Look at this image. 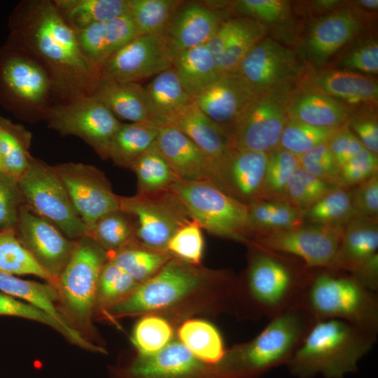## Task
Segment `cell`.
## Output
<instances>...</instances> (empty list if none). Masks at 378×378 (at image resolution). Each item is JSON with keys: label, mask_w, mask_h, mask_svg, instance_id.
Returning <instances> with one entry per match:
<instances>
[{"label": "cell", "mask_w": 378, "mask_h": 378, "mask_svg": "<svg viewBox=\"0 0 378 378\" xmlns=\"http://www.w3.org/2000/svg\"><path fill=\"white\" fill-rule=\"evenodd\" d=\"M0 316H16L46 324L57 330L70 343L97 352L98 346L69 324L61 322L43 310L0 291Z\"/></svg>", "instance_id": "74e56055"}, {"label": "cell", "mask_w": 378, "mask_h": 378, "mask_svg": "<svg viewBox=\"0 0 378 378\" xmlns=\"http://www.w3.org/2000/svg\"><path fill=\"white\" fill-rule=\"evenodd\" d=\"M288 99L286 89L255 94L233 125L232 147L265 153L279 148Z\"/></svg>", "instance_id": "9c48e42d"}, {"label": "cell", "mask_w": 378, "mask_h": 378, "mask_svg": "<svg viewBox=\"0 0 378 378\" xmlns=\"http://www.w3.org/2000/svg\"><path fill=\"white\" fill-rule=\"evenodd\" d=\"M300 166L298 157L280 147L269 153L265 172L262 199L284 200L288 181Z\"/></svg>", "instance_id": "c3c4849f"}, {"label": "cell", "mask_w": 378, "mask_h": 378, "mask_svg": "<svg viewBox=\"0 0 378 378\" xmlns=\"http://www.w3.org/2000/svg\"><path fill=\"white\" fill-rule=\"evenodd\" d=\"M308 88L352 104L375 102L378 98V86L374 80L347 71L314 73L309 78Z\"/></svg>", "instance_id": "f1b7e54d"}, {"label": "cell", "mask_w": 378, "mask_h": 378, "mask_svg": "<svg viewBox=\"0 0 378 378\" xmlns=\"http://www.w3.org/2000/svg\"><path fill=\"white\" fill-rule=\"evenodd\" d=\"M253 246L244 291L255 314L270 319L299 304L309 268L295 257Z\"/></svg>", "instance_id": "5b68a950"}, {"label": "cell", "mask_w": 378, "mask_h": 378, "mask_svg": "<svg viewBox=\"0 0 378 378\" xmlns=\"http://www.w3.org/2000/svg\"><path fill=\"white\" fill-rule=\"evenodd\" d=\"M344 228L316 224L301 225L256 234L254 244L271 251L295 257L308 268L330 267Z\"/></svg>", "instance_id": "7c38bea8"}, {"label": "cell", "mask_w": 378, "mask_h": 378, "mask_svg": "<svg viewBox=\"0 0 378 378\" xmlns=\"http://www.w3.org/2000/svg\"><path fill=\"white\" fill-rule=\"evenodd\" d=\"M377 335L346 321L326 319L315 321L286 363L299 378H342L357 370L358 360L377 342Z\"/></svg>", "instance_id": "7a4b0ae2"}, {"label": "cell", "mask_w": 378, "mask_h": 378, "mask_svg": "<svg viewBox=\"0 0 378 378\" xmlns=\"http://www.w3.org/2000/svg\"><path fill=\"white\" fill-rule=\"evenodd\" d=\"M131 169L136 175L139 194L166 191L178 178L156 144L141 155Z\"/></svg>", "instance_id": "b9f144b4"}, {"label": "cell", "mask_w": 378, "mask_h": 378, "mask_svg": "<svg viewBox=\"0 0 378 378\" xmlns=\"http://www.w3.org/2000/svg\"><path fill=\"white\" fill-rule=\"evenodd\" d=\"M345 227L330 268L351 273L378 253V223L355 218Z\"/></svg>", "instance_id": "484cf974"}, {"label": "cell", "mask_w": 378, "mask_h": 378, "mask_svg": "<svg viewBox=\"0 0 378 378\" xmlns=\"http://www.w3.org/2000/svg\"><path fill=\"white\" fill-rule=\"evenodd\" d=\"M75 32L83 52L100 68L115 52L139 36L129 13Z\"/></svg>", "instance_id": "cb8c5ba5"}, {"label": "cell", "mask_w": 378, "mask_h": 378, "mask_svg": "<svg viewBox=\"0 0 378 378\" xmlns=\"http://www.w3.org/2000/svg\"><path fill=\"white\" fill-rule=\"evenodd\" d=\"M15 31L22 50L46 69L55 94L65 103L92 96L101 68L83 52L75 31L64 21L54 1L22 3Z\"/></svg>", "instance_id": "6da1fadb"}, {"label": "cell", "mask_w": 378, "mask_h": 378, "mask_svg": "<svg viewBox=\"0 0 378 378\" xmlns=\"http://www.w3.org/2000/svg\"><path fill=\"white\" fill-rule=\"evenodd\" d=\"M0 272L12 275H34L56 288V281L22 246L15 229L0 231Z\"/></svg>", "instance_id": "ab89813d"}, {"label": "cell", "mask_w": 378, "mask_h": 378, "mask_svg": "<svg viewBox=\"0 0 378 378\" xmlns=\"http://www.w3.org/2000/svg\"><path fill=\"white\" fill-rule=\"evenodd\" d=\"M18 183L25 205L32 212L52 223L70 239L87 235V228L52 166L32 157Z\"/></svg>", "instance_id": "ba28073f"}, {"label": "cell", "mask_w": 378, "mask_h": 378, "mask_svg": "<svg viewBox=\"0 0 378 378\" xmlns=\"http://www.w3.org/2000/svg\"><path fill=\"white\" fill-rule=\"evenodd\" d=\"M178 336L181 343L197 359L217 363L225 355L219 331L207 321L192 319L184 322L178 330Z\"/></svg>", "instance_id": "8d00e7d4"}, {"label": "cell", "mask_w": 378, "mask_h": 378, "mask_svg": "<svg viewBox=\"0 0 378 378\" xmlns=\"http://www.w3.org/2000/svg\"><path fill=\"white\" fill-rule=\"evenodd\" d=\"M189 218L211 234L247 241L251 234L248 204L211 181L177 178L167 190Z\"/></svg>", "instance_id": "8992f818"}, {"label": "cell", "mask_w": 378, "mask_h": 378, "mask_svg": "<svg viewBox=\"0 0 378 378\" xmlns=\"http://www.w3.org/2000/svg\"><path fill=\"white\" fill-rule=\"evenodd\" d=\"M234 9L245 18L272 23L286 15L288 4L281 0H239L234 2Z\"/></svg>", "instance_id": "6f0895ef"}, {"label": "cell", "mask_w": 378, "mask_h": 378, "mask_svg": "<svg viewBox=\"0 0 378 378\" xmlns=\"http://www.w3.org/2000/svg\"><path fill=\"white\" fill-rule=\"evenodd\" d=\"M359 22L351 11L341 10L318 20L309 36L312 58L323 62L346 44L357 32Z\"/></svg>", "instance_id": "f546056e"}, {"label": "cell", "mask_w": 378, "mask_h": 378, "mask_svg": "<svg viewBox=\"0 0 378 378\" xmlns=\"http://www.w3.org/2000/svg\"><path fill=\"white\" fill-rule=\"evenodd\" d=\"M45 120L50 128L60 134L83 139L104 159H106L108 144L121 124L92 96L52 106Z\"/></svg>", "instance_id": "30bf717a"}, {"label": "cell", "mask_w": 378, "mask_h": 378, "mask_svg": "<svg viewBox=\"0 0 378 378\" xmlns=\"http://www.w3.org/2000/svg\"><path fill=\"white\" fill-rule=\"evenodd\" d=\"M337 186L319 179L300 165L288 181L284 200L305 211Z\"/></svg>", "instance_id": "7dc6e473"}, {"label": "cell", "mask_w": 378, "mask_h": 378, "mask_svg": "<svg viewBox=\"0 0 378 378\" xmlns=\"http://www.w3.org/2000/svg\"><path fill=\"white\" fill-rule=\"evenodd\" d=\"M248 224L252 233L291 229L302 225L304 210L282 200H260L248 204Z\"/></svg>", "instance_id": "e575fe53"}, {"label": "cell", "mask_w": 378, "mask_h": 378, "mask_svg": "<svg viewBox=\"0 0 378 378\" xmlns=\"http://www.w3.org/2000/svg\"><path fill=\"white\" fill-rule=\"evenodd\" d=\"M166 125L174 127L190 139L212 164L222 189V174L232 149L229 135L191 103Z\"/></svg>", "instance_id": "7402d4cb"}, {"label": "cell", "mask_w": 378, "mask_h": 378, "mask_svg": "<svg viewBox=\"0 0 378 378\" xmlns=\"http://www.w3.org/2000/svg\"><path fill=\"white\" fill-rule=\"evenodd\" d=\"M377 172V155L363 148L340 167L338 186H358L378 174Z\"/></svg>", "instance_id": "9f6ffc18"}, {"label": "cell", "mask_w": 378, "mask_h": 378, "mask_svg": "<svg viewBox=\"0 0 378 378\" xmlns=\"http://www.w3.org/2000/svg\"><path fill=\"white\" fill-rule=\"evenodd\" d=\"M158 126L151 121L122 123L107 148L106 159L130 168L134 162L156 143Z\"/></svg>", "instance_id": "1f68e13d"}, {"label": "cell", "mask_w": 378, "mask_h": 378, "mask_svg": "<svg viewBox=\"0 0 378 378\" xmlns=\"http://www.w3.org/2000/svg\"><path fill=\"white\" fill-rule=\"evenodd\" d=\"M342 65L346 68L359 70L365 73L377 74L378 71L377 43H368L354 50L343 59Z\"/></svg>", "instance_id": "94428289"}, {"label": "cell", "mask_w": 378, "mask_h": 378, "mask_svg": "<svg viewBox=\"0 0 378 378\" xmlns=\"http://www.w3.org/2000/svg\"><path fill=\"white\" fill-rule=\"evenodd\" d=\"M294 53L270 38H263L245 56L237 70L255 94L284 90L300 72Z\"/></svg>", "instance_id": "ac0fdd59"}, {"label": "cell", "mask_w": 378, "mask_h": 378, "mask_svg": "<svg viewBox=\"0 0 378 378\" xmlns=\"http://www.w3.org/2000/svg\"><path fill=\"white\" fill-rule=\"evenodd\" d=\"M119 209L134 219V234L138 241L152 248H166L176 230L191 220L167 190L119 196Z\"/></svg>", "instance_id": "8fae6325"}, {"label": "cell", "mask_w": 378, "mask_h": 378, "mask_svg": "<svg viewBox=\"0 0 378 378\" xmlns=\"http://www.w3.org/2000/svg\"><path fill=\"white\" fill-rule=\"evenodd\" d=\"M255 94L238 72H227L196 95L193 102L230 138L234 122Z\"/></svg>", "instance_id": "d6986e66"}, {"label": "cell", "mask_w": 378, "mask_h": 378, "mask_svg": "<svg viewBox=\"0 0 378 378\" xmlns=\"http://www.w3.org/2000/svg\"><path fill=\"white\" fill-rule=\"evenodd\" d=\"M268 157L269 153L232 148L223 170V190L248 203L262 200Z\"/></svg>", "instance_id": "603a6c76"}, {"label": "cell", "mask_w": 378, "mask_h": 378, "mask_svg": "<svg viewBox=\"0 0 378 378\" xmlns=\"http://www.w3.org/2000/svg\"><path fill=\"white\" fill-rule=\"evenodd\" d=\"M92 96L118 119L131 122L150 121L143 85L139 83H121L101 76Z\"/></svg>", "instance_id": "4dcf8cb0"}, {"label": "cell", "mask_w": 378, "mask_h": 378, "mask_svg": "<svg viewBox=\"0 0 378 378\" xmlns=\"http://www.w3.org/2000/svg\"><path fill=\"white\" fill-rule=\"evenodd\" d=\"M238 24L239 18L229 19L222 22L215 33L205 44L214 57L218 70L221 57Z\"/></svg>", "instance_id": "6125c7cd"}, {"label": "cell", "mask_w": 378, "mask_h": 378, "mask_svg": "<svg viewBox=\"0 0 378 378\" xmlns=\"http://www.w3.org/2000/svg\"><path fill=\"white\" fill-rule=\"evenodd\" d=\"M200 368L198 359L181 342H169L158 352L140 356L130 368L139 378H179Z\"/></svg>", "instance_id": "83f0119b"}, {"label": "cell", "mask_w": 378, "mask_h": 378, "mask_svg": "<svg viewBox=\"0 0 378 378\" xmlns=\"http://www.w3.org/2000/svg\"><path fill=\"white\" fill-rule=\"evenodd\" d=\"M0 291L29 303L57 320L71 325L59 309V297L56 288L47 282L22 279L0 272Z\"/></svg>", "instance_id": "d590c367"}, {"label": "cell", "mask_w": 378, "mask_h": 378, "mask_svg": "<svg viewBox=\"0 0 378 378\" xmlns=\"http://www.w3.org/2000/svg\"><path fill=\"white\" fill-rule=\"evenodd\" d=\"M30 132L20 126L0 122V148L5 172L18 180L27 169L31 156Z\"/></svg>", "instance_id": "ee69618b"}, {"label": "cell", "mask_w": 378, "mask_h": 378, "mask_svg": "<svg viewBox=\"0 0 378 378\" xmlns=\"http://www.w3.org/2000/svg\"><path fill=\"white\" fill-rule=\"evenodd\" d=\"M173 59L164 35H139L104 62L101 74L117 82L139 83L172 68Z\"/></svg>", "instance_id": "2e32d148"}, {"label": "cell", "mask_w": 378, "mask_h": 378, "mask_svg": "<svg viewBox=\"0 0 378 378\" xmlns=\"http://www.w3.org/2000/svg\"><path fill=\"white\" fill-rule=\"evenodd\" d=\"M52 167L88 232L102 216L119 210V196L97 167L80 162L60 163Z\"/></svg>", "instance_id": "4fadbf2b"}, {"label": "cell", "mask_w": 378, "mask_h": 378, "mask_svg": "<svg viewBox=\"0 0 378 378\" xmlns=\"http://www.w3.org/2000/svg\"><path fill=\"white\" fill-rule=\"evenodd\" d=\"M221 23L219 14L210 7L182 1L164 34L173 58L184 50L205 45Z\"/></svg>", "instance_id": "44dd1931"}, {"label": "cell", "mask_w": 378, "mask_h": 378, "mask_svg": "<svg viewBox=\"0 0 378 378\" xmlns=\"http://www.w3.org/2000/svg\"><path fill=\"white\" fill-rule=\"evenodd\" d=\"M328 144L339 167L365 148L349 127L339 128L328 141Z\"/></svg>", "instance_id": "91938a15"}, {"label": "cell", "mask_w": 378, "mask_h": 378, "mask_svg": "<svg viewBox=\"0 0 378 378\" xmlns=\"http://www.w3.org/2000/svg\"><path fill=\"white\" fill-rule=\"evenodd\" d=\"M338 129L318 127L288 117L281 135L279 147L298 156L328 142Z\"/></svg>", "instance_id": "681fc988"}, {"label": "cell", "mask_w": 378, "mask_h": 378, "mask_svg": "<svg viewBox=\"0 0 378 378\" xmlns=\"http://www.w3.org/2000/svg\"><path fill=\"white\" fill-rule=\"evenodd\" d=\"M314 323L299 304L272 317L253 340L225 355L227 376H257L286 365Z\"/></svg>", "instance_id": "277c9868"}, {"label": "cell", "mask_w": 378, "mask_h": 378, "mask_svg": "<svg viewBox=\"0 0 378 378\" xmlns=\"http://www.w3.org/2000/svg\"><path fill=\"white\" fill-rule=\"evenodd\" d=\"M64 21L75 31L128 13L127 0H54Z\"/></svg>", "instance_id": "836d02e7"}, {"label": "cell", "mask_w": 378, "mask_h": 378, "mask_svg": "<svg viewBox=\"0 0 378 378\" xmlns=\"http://www.w3.org/2000/svg\"><path fill=\"white\" fill-rule=\"evenodd\" d=\"M172 337V327L165 319L148 316L136 323L132 331V342L140 356H148L167 346Z\"/></svg>", "instance_id": "816d5d0a"}, {"label": "cell", "mask_w": 378, "mask_h": 378, "mask_svg": "<svg viewBox=\"0 0 378 378\" xmlns=\"http://www.w3.org/2000/svg\"><path fill=\"white\" fill-rule=\"evenodd\" d=\"M87 235L108 253L132 243L134 225L130 216L119 209L99 218Z\"/></svg>", "instance_id": "7bdbcfd3"}, {"label": "cell", "mask_w": 378, "mask_h": 378, "mask_svg": "<svg viewBox=\"0 0 378 378\" xmlns=\"http://www.w3.org/2000/svg\"><path fill=\"white\" fill-rule=\"evenodd\" d=\"M297 157L300 167L305 171L323 181L338 186L340 167L335 161L328 142L321 144Z\"/></svg>", "instance_id": "db71d44e"}, {"label": "cell", "mask_w": 378, "mask_h": 378, "mask_svg": "<svg viewBox=\"0 0 378 378\" xmlns=\"http://www.w3.org/2000/svg\"><path fill=\"white\" fill-rule=\"evenodd\" d=\"M200 276L183 265L170 260L158 273L139 284L111 307L116 314H133L168 307L195 289Z\"/></svg>", "instance_id": "5bb4252c"}, {"label": "cell", "mask_w": 378, "mask_h": 378, "mask_svg": "<svg viewBox=\"0 0 378 378\" xmlns=\"http://www.w3.org/2000/svg\"><path fill=\"white\" fill-rule=\"evenodd\" d=\"M351 193L355 218H378V174L358 185Z\"/></svg>", "instance_id": "680465c9"}, {"label": "cell", "mask_w": 378, "mask_h": 378, "mask_svg": "<svg viewBox=\"0 0 378 378\" xmlns=\"http://www.w3.org/2000/svg\"><path fill=\"white\" fill-rule=\"evenodd\" d=\"M107 257L139 284L151 277L167 262L165 255L134 247L132 243L115 251L108 253Z\"/></svg>", "instance_id": "bcb514c9"}, {"label": "cell", "mask_w": 378, "mask_h": 378, "mask_svg": "<svg viewBox=\"0 0 378 378\" xmlns=\"http://www.w3.org/2000/svg\"><path fill=\"white\" fill-rule=\"evenodd\" d=\"M349 129L356 134L363 147L378 153V125L373 118H356L351 120Z\"/></svg>", "instance_id": "be15d7a7"}, {"label": "cell", "mask_w": 378, "mask_h": 378, "mask_svg": "<svg viewBox=\"0 0 378 378\" xmlns=\"http://www.w3.org/2000/svg\"><path fill=\"white\" fill-rule=\"evenodd\" d=\"M143 91L149 120L157 126L167 125L193 102L172 67L153 77Z\"/></svg>", "instance_id": "d4e9b609"}, {"label": "cell", "mask_w": 378, "mask_h": 378, "mask_svg": "<svg viewBox=\"0 0 378 378\" xmlns=\"http://www.w3.org/2000/svg\"><path fill=\"white\" fill-rule=\"evenodd\" d=\"M22 51V54L4 61L1 80L30 122L45 120L48 111L53 106L50 104L51 96L55 94L52 80L36 59Z\"/></svg>", "instance_id": "9a60e30c"}, {"label": "cell", "mask_w": 378, "mask_h": 378, "mask_svg": "<svg viewBox=\"0 0 378 378\" xmlns=\"http://www.w3.org/2000/svg\"><path fill=\"white\" fill-rule=\"evenodd\" d=\"M368 289L378 290V253L350 273Z\"/></svg>", "instance_id": "e7e4bbea"}, {"label": "cell", "mask_w": 378, "mask_h": 378, "mask_svg": "<svg viewBox=\"0 0 378 378\" xmlns=\"http://www.w3.org/2000/svg\"><path fill=\"white\" fill-rule=\"evenodd\" d=\"M107 260V253L85 235L76 239L73 254L57 280L59 309L83 336L92 330L99 277Z\"/></svg>", "instance_id": "52a82bcc"}, {"label": "cell", "mask_w": 378, "mask_h": 378, "mask_svg": "<svg viewBox=\"0 0 378 378\" xmlns=\"http://www.w3.org/2000/svg\"><path fill=\"white\" fill-rule=\"evenodd\" d=\"M287 111L290 118L323 128H340L348 116L344 105L309 88L289 97Z\"/></svg>", "instance_id": "4316f807"}, {"label": "cell", "mask_w": 378, "mask_h": 378, "mask_svg": "<svg viewBox=\"0 0 378 378\" xmlns=\"http://www.w3.org/2000/svg\"><path fill=\"white\" fill-rule=\"evenodd\" d=\"M15 230L22 246L57 284L73 254L76 240L66 237L25 204L20 208Z\"/></svg>", "instance_id": "e0dca14e"}, {"label": "cell", "mask_w": 378, "mask_h": 378, "mask_svg": "<svg viewBox=\"0 0 378 378\" xmlns=\"http://www.w3.org/2000/svg\"><path fill=\"white\" fill-rule=\"evenodd\" d=\"M172 68L192 99L220 75L214 57L205 45L177 54Z\"/></svg>", "instance_id": "d6a6232c"}, {"label": "cell", "mask_w": 378, "mask_h": 378, "mask_svg": "<svg viewBox=\"0 0 378 378\" xmlns=\"http://www.w3.org/2000/svg\"><path fill=\"white\" fill-rule=\"evenodd\" d=\"M24 204L18 180L0 171V231L15 228L20 208Z\"/></svg>", "instance_id": "11a10c76"}, {"label": "cell", "mask_w": 378, "mask_h": 378, "mask_svg": "<svg viewBox=\"0 0 378 378\" xmlns=\"http://www.w3.org/2000/svg\"><path fill=\"white\" fill-rule=\"evenodd\" d=\"M337 186L304 211V220L344 227L355 218L351 191Z\"/></svg>", "instance_id": "60d3db41"}, {"label": "cell", "mask_w": 378, "mask_h": 378, "mask_svg": "<svg viewBox=\"0 0 378 378\" xmlns=\"http://www.w3.org/2000/svg\"><path fill=\"white\" fill-rule=\"evenodd\" d=\"M262 23L248 18H239L238 27L220 62L219 74L234 72L250 50L264 38Z\"/></svg>", "instance_id": "f6af8a7d"}, {"label": "cell", "mask_w": 378, "mask_h": 378, "mask_svg": "<svg viewBox=\"0 0 378 378\" xmlns=\"http://www.w3.org/2000/svg\"><path fill=\"white\" fill-rule=\"evenodd\" d=\"M139 284L110 260L103 265L98 281L96 307H109L123 300Z\"/></svg>", "instance_id": "f907efd6"}, {"label": "cell", "mask_w": 378, "mask_h": 378, "mask_svg": "<svg viewBox=\"0 0 378 378\" xmlns=\"http://www.w3.org/2000/svg\"><path fill=\"white\" fill-rule=\"evenodd\" d=\"M155 144L178 178L211 181L219 187L216 172L209 160L182 132L169 125L158 126Z\"/></svg>", "instance_id": "ffe728a7"}, {"label": "cell", "mask_w": 378, "mask_h": 378, "mask_svg": "<svg viewBox=\"0 0 378 378\" xmlns=\"http://www.w3.org/2000/svg\"><path fill=\"white\" fill-rule=\"evenodd\" d=\"M298 304L314 322L342 320L377 335V297L347 272L309 268Z\"/></svg>", "instance_id": "3957f363"}, {"label": "cell", "mask_w": 378, "mask_h": 378, "mask_svg": "<svg viewBox=\"0 0 378 378\" xmlns=\"http://www.w3.org/2000/svg\"><path fill=\"white\" fill-rule=\"evenodd\" d=\"M138 35H164L182 1L127 0Z\"/></svg>", "instance_id": "f35d334b"}, {"label": "cell", "mask_w": 378, "mask_h": 378, "mask_svg": "<svg viewBox=\"0 0 378 378\" xmlns=\"http://www.w3.org/2000/svg\"><path fill=\"white\" fill-rule=\"evenodd\" d=\"M359 2H360V4L368 8L376 9L377 8V6H378L377 0H362V1H360Z\"/></svg>", "instance_id": "03108f58"}, {"label": "cell", "mask_w": 378, "mask_h": 378, "mask_svg": "<svg viewBox=\"0 0 378 378\" xmlns=\"http://www.w3.org/2000/svg\"><path fill=\"white\" fill-rule=\"evenodd\" d=\"M0 171L5 172L4 167V163H3L2 155H1V148H0Z\"/></svg>", "instance_id": "003e7915"}, {"label": "cell", "mask_w": 378, "mask_h": 378, "mask_svg": "<svg viewBox=\"0 0 378 378\" xmlns=\"http://www.w3.org/2000/svg\"><path fill=\"white\" fill-rule=\"evenodd\" d=\"M201 228L197 222L192 220L188 221L173 234L166 248L186 262L200 263L204 248Z\"/></svg>", "instance_id": "f5cc1de1"}]
</instances>
